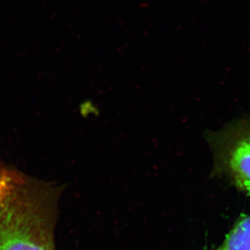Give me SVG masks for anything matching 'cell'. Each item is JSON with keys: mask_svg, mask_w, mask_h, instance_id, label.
<instances>
[{"mask_svg": "<svg viewBox=\"0 0 250 250\" xmlns=\"http://www.w3.org/2000/svg\"><path fill=\"white\" fill-rule=\"evenodd\" d=\"M212 151V176L224 177L243 194H250V115L206 135Z\"/></svg>", "mask_w": 250, "mask_h": 250, "instance_id": "6da1fadb", "label": "cell"}, {"mask_svg": "<svg viewBox=\"0 0 250 250\" xmlns=\"http://www.w3.org/2000/svg\"><path fill=\"white\" fill-rule=\"evenodd\" d=\"M214 250H250V215H241L222 245Z\"/></svg>", "mask_w": 250, "mask_h": 250, "instance_id": "7a4b0ae2", "label": "cell"}, {"mask_svg": "<svg viewBox=\"0 0 250 250\" xmlns=\"http://www.w3.org/2000/svg\"><path fill=\"white\" fill-rule=\"evenodd\" d=\"M7 170H8V167L5 166L4 164L0 163V179L4 176Z\"/></svg>", "mask_w": 250, "mask_h": 250, "instance_id": "3957f363", "label": "cell"}]
</instances>
